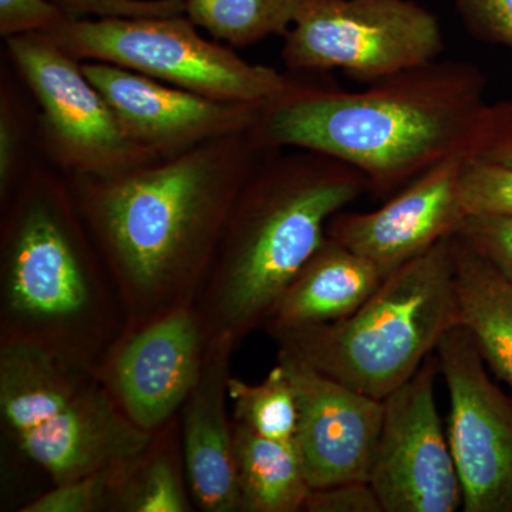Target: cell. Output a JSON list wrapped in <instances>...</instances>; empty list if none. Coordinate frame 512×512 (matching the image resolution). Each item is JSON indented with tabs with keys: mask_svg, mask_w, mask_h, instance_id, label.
Here are the masks:
<instances>
[{
	"mask_svg": "<svg viewBox=\"0 0 512 512\" xmlns=\"http://www.w3.org/2000/svg\"><path fill=\"white\" fill-rule=\"evenodd\" d=\"M272 150L252 127L119 177H67L127 329L195 305L232 205Z\"/></svg>",
	"mask_w": 512,
	"mask_h": 512,
	"instance_id": "obj_1",
	"label": "cell"
},
{
	"mask_svg": "<svg viewBox=\"0 0 512 512\" xmlns=\"http://www.w3.org/2000/svg\"><path fill=\"white\" fill-rule=\"evenodd\" d=\"M323 74L262 106L254 130L266 147L338 158L380 197L436 165L476 154L491 106L474 64L437 59L360 92H346Z\"/></svg>",
	"mask_w": 512,
	"mask_h": 512,
	"instance_id": "obj_2",
	"label": "cell"
},
{
	"mask_svg": "<svg viewBox=\"0 0 512 512\" xmlns=\"http://www.w3.org/2000/svg\"><path fill=\"white\" fill-rule=\"evenodd\" d=\"M127 329L67 175L36 164L2 207L0 343L99 365Z\"/></svg>",
	"mask_w": 512,
	"mask_h": 512,
	"instance_id": "obj_3",
	"label": "cell"
},
{
	"mask_svg": "<svg viewBox=\"0 0 512 512\" xmlns=\"http://www.w3.org/2000/svg\"><path fill=\"white\" fill-rule=\"evenodd\" d=\"M369 191L365 175L338 158L269 151L232 205L195 302L207 339L238 346L264 328L286 286L328 238L333 215Z\"/></svg>",
	"mask_w": 512,
	"mask_h": 512,
	"instance_id": "obj_4",
	"label": "cell"
},
{
	"mask_svg": "<svg viewBox=\"0 0 512 512\" xmlns=\"http://www.w3.org/2000/svg\"><path fill=\"white\" fill-rule=\"evenodd\" d=\"M453 237L387 275L348 318L266 332L278 352L357 392L386 399L416 375L448 330L460 325Z\"/></svg>",
	"mask_w": 512,
	"mask_h": 512,
	"instance_id": "obj_5",
	"label": "cell"
},
{
	"mask_svg": "<svg viewBox=\"0 0 512 512\" xmlns=\"http://www.w3.org/2000/svg\"><path fill=\"white\" fill-rule=\"evenodd\" d=\"M0 413L53 485L136 458L156 434L128 419L99 365L30 343H0Z\"/></svg>",
	"mask_w": 512,
	"mask_h": 512,
	"instance_id": "obj_6",
	"label": "cell"
},
{
	"mask_svg": "<svg viewBox=\"0 0 512 512\" xmlns=\"http://www.w3.org/2000/svg\"><path fill=\"white\" fill-rule=\"evenodd\" d=\"M45 36L80 62L114 64L231 103H272L315 74L248 63L231 47L202 37L185 15L70 19Z\"/></svg>",
	"mask_w": 512,
	"mask_h": 512,
	"instance_id": "obj_7",
	"label": "cell"
},
{
	"mask_svg": "<svg viewBox=\"0 0 512 512\" xmlns=\"http://www.w3.org/2000/svg\"><path fill=\"white\" fill-rule=\"evenodd\" d=\"M16 77L36 104L39 153L67 177L113 178L160 158L124 133L82 62L45 35L5 39Z\"/></svg>",
	"mask_w": 512,
	"mask_h": 512,
	"instance_id": "obj_8",
	"label": "cell"
},
{
	"mask_svg": "<svg viewBox=\"0 0 512 512\" xmlns=\"http://www.w3.org/2000/svg\"><path fill=\"white\" fill-rule=\"evenodd\" d=\"M443 47L439 19L413 0H309L281 57L288 72L340 69L370 84L439 59Z\"/></svg>",
	"mask_w": 512,
	"mask_h": 512,
	"instance_id": "obj_9",
	"label": "cell"
},
{
	"mask_svg": "<svg viewBox=\"0 0 512 512\" xmlns=\"http://www.w3.org/2000/svg\"><path fill=\"white\" fill-rule=\"evenodd\" d=\"M450 397L447 440L464 512H512V397L490 379L470 333L454 326L436 348Z\"/></svg>",
	"mask_w": 512,
	"mask_h": 512,
	"instance_id": "obj_10",
	"label": "cell"
},
{
	"mask_svg": "<svg viewBox=\"0 0 512 512\" xmlns=\"http://www.w3.org/2000/svg\"><path fill=\"white\" fill-rule=\"evenodd\" d=\"M437 356L384 402L369 483L383 512H454L463 505L460 480L444 434L434 383Z\"/></svg>",
	"mask_w": 512,
	"mask_h": 512,
	"instance_id": "obj_11",
	"label": "cell"
},
{
	"mask_svg": "<svg viewBox=\"0 0 512 512\" xmlns=\"http://www.w3.org/2000/svg\"><path fill=\"white\" fill-rule=\"evenodd\" d=\"M207 335L195 305L126 329L99 372L128 419L156 431L181 412L200 379Z\"/></svg>",
	"mask_w": 512,
	"mask_h": 512,
	"instance_id": "obj_12",
	"label": "cell"
},
{
	"mask_svg": "<svg viewBox=\"0 0 512 512\" xmlns=\"http://www.w3.org/2000/svg\"><path fill=\"white\" fill-rule=\"evenodd\" d=\"M82 66L124 133L160 160L249 130L265 106L210 99L114 64L82 62Z\"/></svg>",
	"mask_w": 512,
	"mask_h": 512,
	"instance_id": "obj_13",
	"label": "cell"
},
{
	"mask_svg": "<svg viewBox=\"0 0 512 512\" xmlns=\"http://www.w3.org/2000/svg\"><path fill=\"white\" fill-rule=\"evenodd\" d=\"M298 402L295 444L312 490L369 481L384 402L278 352Z\"/></svg>",
	"mask_w": 512,
	"mask_h": 512,
	"instance_id": "obj_14",
	"label": "cell"
},
{
	"mask_svg": "<svg viewBox=\"0 0 512 512\" xmlns=\"http://www.w3.org/2000/svg\"><path fill=\"white\" fill-rule=\"evenodd\" d=\"M467 158L436 165L370 212H338L326 235L369 259L387 275L456 235L466 211L460 174Z\"/></svg>",
	"mask_w": 512,
	"mask_h": 512,
	"instance_id": "obj_15",
	"label": "cell"
},
{
	"mask_svg": "<svg viewBox=\"0 0 512 512\" xmlns=\"http://www.w3.org/2000/svg\"><path fill=\"white\" fill-rule=\"evenodd\" d=\"M229 338L208 340L200 379L181 409V439L192 501L205 512H242L234 460V420H229Z\"/></svg>",
	"mask_w": 512,
	"mask_h": 512,
	"instance_id": "obj_16",
	"label": "cell"
},
{
	"mask_svg": "<svg viewBox=\"0 0 512 512\" xmlns=\"http://www.w3.org/2000/svg\"><path fill=\"white\" fill-rule=\"evenodd\" d=\"M386 276L372 261L328 237L286 286L264 328H293L348 318Z\"/></svg>",
	"mask_w": 512,
	"mask_h": 512,
	"instance_id": "obj_17",
	"label": "cell"
},
{
	"mask_svg": "<svg viewBox=\"0 0 512 512\" xmlns=\"http://www.w3.org/2000/svg\"><path fill=\"white\" fill-rule=\"evenodd\" d=\"M453 259L460 325L512 393V285L456 235Z\"/></svg>",
	"mask_w": 512,
	"mask_h": 512,
	"instance_id": "obj_18",
	"label": "cell"
},
{
	"mask_svg": "<svg viewBox=\"0 0 512 512\" xmlns=\"http://www.w3.org/2000/svg\"><path fill=\"white\" fill-rule=\"evenodd\" d=\"M234 460L242 512L303 511L312 488L295 441L266 439L234 420Z\"/></svg>",
	"mask_w": 512,
	"mask_h": 512,
	"instance_id": "obj_19",
	"label": "cell"
},
{
	"mask_svg": "<svg viewBox=\"0 0 512 512\" xmlns=\"http://www.w3.org/2000/svg\"><path fill=\"white\" fill-rule=\"evenodd\" d=\"M190 500L181 423L174 417L156 430L150 446L131 464L113 512H188Z\"/></svg>",
	"mask_w": 512,
	"mask_h": 512,
	"instance_id": "obj_20",
	"label": "cell"
},
{
	"mask_svg": "<svg viewBox=\"0 0 512 512\" xmlns=\"http://www.w3.org/2000/svg\"><path fill=\"white\" fill-rule=\"evenodd\" d=\"M309 0H185V16L217 42L247 47L285 37Z\"/></svg>",
	"mask_w": 512,
	"mask_h": 512,
	"instance_id": "obj_21",
	"label": "cell"
},
{
	"mask_svg": "<svg viewBox=\"0 0 512 512\" xmlns=\"http://www.w3.org/2000/svg\"><path fill=\"white\" fill-rule=\"evenodd\" d=\"M229 402L234 420L245 424L266 439L293 443L298 430V402L291 379L282 363L258 384H248L231 376Z\"/></svg>",
	"mask_w": 512,
	"mask_h": 512,
	"instance_id": "obj_22",
	"label": "cell"
},
{
	"mask_svg": "<svg viewBox=\"0 0 512 512\" xmlns=\"http://www.w3.org/2000/svg\"><path fill=\"white\" fill-rule=\"evenodd\" d=\"M39 151L37 110L22 96L9 73L2 72L0 84V201L2 207L37 163L30 161Z\"/></svg>",
	"mask_w": 512,
	"mask_h": 512,
	"instance_id": "obj_23",
	"label": "cell"
},
{
	"mask_svg": "<svg viewBox=\"0 0 512 512\" xmlns=\"http://www.w3.org/2000/svg\"><path fill=\"white\" fill-rule=\"evenodd\" d=\"M136 458L100 468L69 483L53 485L47 493L23 505L19 511L113 512L117 493Z\"/></svg>",
	"mask_w": 512,
	"mask_h": 512,
	"instance_id": "obj_24",
	"label": "cell"
},
{
	"mask_svg": "<svg viewBox=\"0 0 512 512\" xmlns=\"http://www.w3.org/2000/svg\"><path fill=\"white\" fill-rule=\"evenodd\" d=\"M460 197L466 215L512 217V167L467 158L461 168Z\"/></svg>",
	"mask_w": 512,
	"mask_h": 512,
	"instance_id": "obj_25",
	"label": "cell"
},
{
	"mask_svg": "<svg viewBox=\"0 0 512 512\" xmlns=\"http://www.w3.org/2000/svg\"><path fill=\"white\" fill-rule=\"evenodd\" d=\"M456 237L483 256L512 285V217L466 215Z\"/></svg>",
	"mask_w": 512,
	"mask_h": 512,
	"instance_id": "obj_26",
	"label": "cell"
},
{
	"mask_svg": "<svg viewBox=\"0 0 512 512\" xmlns=\"http://www.w3.org/2000/svg\"><path fill=\"white\" fill-rule=\"evenodd\" d=\"M74 19L185 15V0H50Z\"/></svg>",
	"mask_w": 512,
	"mask_h": 512,
	"instance_id": "obj_27",
	"label": "cell"
},
{
	"mask_svg": "<svg viewBox=\"0 0 512 512\" xmlns=\"http://www.w3.org/2000/svg\"><path fill=\"white\" fill-rule=\"evenodd\" d=\"M70 18L50 0H0V36L47 35Z\"/></svg>",
	"mask_w": 512,
	"mask_h": 512,
	"instance_id": "obj_28",
	"label": "cell"
},
{
	"mask_svg": "<svg viewBox=\"0 0 512 512\" xmlns=\"http://www.w3.org/2000/svg\"><path fill=\"white\" fill-rule=\"evenodd\" d=\"M457 9L471 35L512 49V0H457Z\"/></svg>",
	"mask_w": 512,
	"mask_h": 512,
	"instance_id": "obj_29",
	"label": "cell"
},
{
	"mask_svg": "<svg viewBox=\"0 0 512 512\" xmlns=\"http://www.w3.org/2000/svg\"><path fill=\"white\" fill-rule=\"evenodd\" d=\"M303 511L383 512V507L369 481H348L312 490Z\"/></svg>",
	"mask_w": 512,
	"mask_h": 512,
	"instance_id": "obj_30",
	"label": "cell"
},
{
	"mask_svg": "<svg viewBox=\"0 0 512 512\" xmlns=\"http://www.w3.org/2000/svg\"><path fill=\"white\" fill-rule=\"evenodd\" d=\"M471 158L512 167V104L491 106L483 138Z\"/></svg>",
	"mask_w": 512,
	"mask_h": 512,
	"instance_id": "obj_31",
	"label": "cell"
}]
</instances>
